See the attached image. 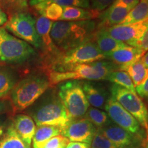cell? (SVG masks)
Returning <instances> with one entry per match:
<instances>
[{"label": "cell", "mask_w": 148, "mask_h": 148, "mask_svg": "<svg viewBox=\"0 0 148 148\" xmlns=\"http://www.w3.org/2000/svg\"><path fill=\"white\" fill-rule=\"evenodd\" d=\"M104 109L114 123L139 138L145 143L147 140V134L145 130L132 114L125 110L111 96Z\"/></svg>", "instance_id": "30bf717a"}, {"label": "cell", "mask_w": 148, "mask_h": 148, "mask_svg": "<svg viewBox=\"0 0 148 148\" xmlns=\"http://www.w3.org/2000/svg\"><path fill=\"white\" fill-rule=\"evenodd\" d=\"M12 110H13V109L10 101L0 99V116L8 113Z\"/></svg>", "instance_id": "8d00e7d4"}, {"label": "cell", "mask_w": 148, "mask_h": 148, "mask_svg": "<svg viewBox=\"0 0 148 148\" xmlns=\"http://www.w3.org/2000/svg\"><path fill=\"white\" fill-rule=\"evenodd\" d=\"M31 117L38 125L64 127L71 121L58 94L52 92L44 98L31 111Z\"/></svg>", "instance_id": "277c9868"}, {"label": "cell", "mask_w": 148, "mask_h": 148, "mask_svg": "<svg viewBox=\"0 0 148 148\" xmlns=\"http://www.w3.org/2000/svg\"><path fill=\"white\" fill-rule=\"evenodd\" d=\"M0 7L10 16L16 12H25L28 8L27 0H0Z\"/></svg>", "instance_id": "f1b7e54d"}, {"label": "cell", "mask_w": 148, "mask_h": 148, "mask_svg": "<svg viewBox=\"0 0 148 148\" xmlns=\"http://www.w3.org/2000/svg\"><path fill=\"white\" fill-rule=\"evenodd\" d=\"M8 19V16L2 8L0 7V29L4 26V25L6 23Z\"/></svg>", "instance_id": "ab89813d"}, {"label": "cell", "mask_w": 148, "mask_h": 148, "mask_svg": "<svg viewBox=\"0 0 148 148\" xmlns=\"http://www.w3.org/2000/svg\"><path fill=\"white\" fill-rule=\"evenodd\" d=\"M82 88L90 105L96 108H105L110 95L103 86L90 81H84L82 82Z\"/></svg>", "instance_id": "e0dca14e"}, {"label": "cell", "mask_w": 148, "mask_h": 148, "mask_svg": "<svg viewBox=\"0 0 148 148\" xmlns=\"http://www.w3.org/2000/svg\"><path fill=\"white\" fill-rule=\"evenodd\" d=\"M42 2L55 3L62 7L75 6L84 8H89L90 7L89 0H30L29 3L32 6Z\"/></svg>", "instance_id": "f546056e"}, {"label": "cell", "mask_w": 148, "mask_h": 148, "mask_svg": "<svg viewBox=\"0 0 148 148\" xmlns=\"http://www.w3.org/2000/svg\"><path fill=\"white\" fill-rule=\"evenodd\" d=\"M99 14L100 12L99 11L92 9L75 6H66L63 8V12L60 21H92L95 18L99 17Z\"/></svg>", "instance_id": "d6986e66"}, {"label": "cell", "mask_w": 148, "mask_h": 148, "mask_svg": "<svg viewBox=\"0 0 148 148\" xmlns=\"http://www.w3.org/2000/svg\"><path fill=\"white\" fill-rule=\"evenodd\" d=\"M66 146H60V147H59L58 148H65Z\"/></svg>", "instance_id": "7bdbcfd3"}, {"label": "cell", "mask_w": 148, "mask_h": 148, "mask_svg": "<svg viewBox=\"0 0 148 148\" xmlns=\"http://www.w3.org/2000/svg\"><path fill=\"white\" fill-rule=\"evenodd\" d=\"M110 96L137 120L145 130L148 139V110L137 94L116 84L110 85ZM145 140V141H146Z\"/></svg>", "instance_id": "9c48e42d"}, {"label": "cell", "mask_w": 148, "mask_h": 148, "mask_svg": "<svg viewBox=\"0 0 148 148\" xmlns=\"http://www.w3.org/2000/svg\"><path fill=\"white\" fill-rule=\"evenodd\" d=\"M98 130L108 138L116 148H143L144 143L139 138L127 132L111 121Z\"/></svg>", "instance_id": "4fadbf2b"}, {"label": "cell", "mask_w": 148, "mask_h": 148, "mask_svg": "<svg viewBox=\"0 0 148 148\" xmlns=\"http://www.w3.org/2000/svg\"><path fill=\"white\" fill-rule=\"evenodd\" d=\"M52 24L53 21L42 16H40L36 20V27L41 42V49L48 59L52 58L60 52L51 37L50 32Z\"/></svg>", "instance_id": "9a60e30c"}, {"label": "cell", "mask_w": 148, "mask_h": 148, "mask_svg": "<svg viewBox=\"0 0 148 148\" xmlns=\"http://www.w3.org/2000/svg\"><path fill=\"white\" fill-rule=\"evenodd\" d=\"M50 86L48 77L42 74H30L16 82L9 94L14 112L32 106Z\"/></svg>", "instance_id": "3957f363"}, {"label": "cell", "mask_w": 148, "mask_h": 148, "mask_svg": "<svg viewBox=\"0 0 148 148\" xmlns=\"http://www.w3.org/2000/svg\"><path fill=\"white\" fill-rule=\"evenodd\" d=\"M92 10H103L115 1V0H89Z\"/></svg>", "instance_id": "d6a6232c"}, {"label": "cell", "mask_w": 148, "mask_h": 148, "mask_svg": "<svg viewBox=\"0 0 148 148\" xmlns=\"http://www.w3.org/2000/svg\"><path fill=\"white\" fill-rule=\"evenodd\" d=\"M136 92L143 99L148 100V76L141 84L136 86Z\"/></svg>", "instance_id": "836d02e7"}, {"label": "cell", "mask_w": 148, "mask_h": 148, "mask_svg": "<svg viewBox=\"0 0 148 148\" xmlns=\"http://www.w3.org/2000/svg\"><path fill=\"white\" fill-rule=\"evenodd\" d=\"M36 54L30 45L11 34L4 27L0 29V62L23 63Z\"/></svg>", "instance_id": "52a82bcc"}, {"label": "cell", "mask_w": 148, "mask_h": 148, "mask_svg": "<svg viewBox=\"0 0 148 148\" xmlns=\"http://www.w3.org/2000/svg\"><path fill=\"white\" fill-rule=\"evenodd\" d=\"M116 1L121 2L122 3H123V4L128 7L129 8H130L131 10H132L139 3L140 0H116Z\"/></svg>", "instance_id": "f35d334b"}, {"label": "cell", "mask_w": 148, "mask_h": 148, "mask_svg": "<svg viewBox=\"0 0 148 148\" xmlns=\"http://www.w3.org/2000/svg\"><path fill=\"white\" fill-rule=\"evenodd\" d=\"M116 70H119L116 64L103 60L57 67L49 71L48 79L51 85L68 80H101L106 79L110 72Z\"/></svg>", "instance_id": "6da1fadb"}, {"label": "cell", "mask_w": 148, "mask_h": 148, "mask_svg": "<svg viewBox=\"0 0 148 148\" xmlns=\"http://www.w3.org/2000/svg\"><path fill=\"white\" fill-rule=\"evenodd\" d=\"M69 143V140L66 137L58 135L49 139L42 148H58L60 146H66Z\"/></svg>", "instance_id": "1f68e13d"}, {"label": "cell", "mask_w": 148, "mask_h": 148, "mask_svg": "<svg viewBox=\"0 0 148 148\" xmlns=\"http://www.w3.org/2000/svg\"><path fill=\"white\" fill-rule=\"evenodd\" d=\"M97 129L91 122L82 117L72 119L64 127H61L60 135L69 142H80L90 145Z\"/></svg>", "instance_id": "8fae6325"}, {"label": "cell", "mask_w": 148, "mask_h": 148, "mask_svg": "<svg viewBox=\"0 0 148 148\" xmlns=\"http://www.w3.org/2000/svg\"><path fill=\"white\" fill-rule=\"evenodd\" d=\"M10 121H9L8 118L7 117L6 115L3 114V115L0 116V140L3 137V134H5L7 127L10 124Z\"/></svg>", "instance_id": "d590c367"}, {"label": "cell", "mask_w": 148, "mask_h": 148, "mask_svg": "<svg viewBox=\"0 0 148 148\" xmlns=\"http://www.w3.org/2000/svg\"><path fill=\"white\" fill-rule=\"evenodd\" d=\"M121 71H124L128 74L135 88L141 84L148 76V69L144 64L142 57Z\"/></svg>", "instance_id": "603a6c76"}, {"label": "cell", "mask_w": 148, "mask_h": 148, "mask_svg": "<svg viewBox=\"0 0 148 148\" xmlns=\"http://www.w3.org/2000/svg\"><path fill=\"white\" fill-rule=\"evenodd\" d=\"M11 123L20 138L30 146L36 128L32 118L27 114H17L11 121Z\"/></svg>", "instance_id": "ac0fdd59"}, {"label": "cell", "mask_w": 148, "mask_h": 148, "mask_svg": "<svg viewBox=\"0 0 148 148\" xmlns=\"http://www.w3.org/2000/svg\"><path fill=\"white\" fill-rule=\"evenodd\" d=\"M106 80L113 83L114 84L126 88L130 91L136 93V88L132 79L128 74L124 71L116 70V71L110 72L106 77Z\"/></svg>", "instance_id": "83f0119b"}, {"label": "cell", "mask_w": 148, "mask_h": 148, "mask_svg": "<svg viewBox=\"0 0 148 148\" xmlns=\"http://www.w3.org/2000/svg\"><path fill=\"white\" fill-rule=\"evenodd\" d=\"M94 21L53 22L51 37L60 51H65L93 40L96 32Z\"/></svg>", "instance_id": "7a4b0ae2"}, {"label": "cell", "mask_w": 148, "mask_h": 148, "mask_svg": "<svg viewBox=\"0 0 148 148\" xmlns=\"http://www.w3.org/2000/svg\"><path fill=\"white\" fill-rule=\"evenodd\" d=\"M34 8L40 14L50 21H60L63 12V7L55 3L42 2L34 5Z\"/></svg>", "instance_id": "484cf974"}, {"label": "cell", "mask_w": 148, "mask_h": 148, "mask_svg": "<svg viewBox=\"0 0 148 148\" xmlns=\"http://www.w3.org/2000/svg\"><path fill=\"white\" fill-rule=\"evenodd\" d=\"M136 47L143 49L145 52L148 51V19L147 20V25H146L145 32L139 41L138 42Z\"/></svg>", "instance_id": "e575fe53"}, {"label": "cell", "mask_w": 148, "mask_h": 148, "mask_svg": "<svg viewBox=\"0 0 148 148\" xmlns=\"http://www.w3.org/2000/svg\"><path fill=\"white\" fill-rule=\"evenodd\" d=\"M84 118L91 122L97 130L102 128L112 121L107 112L94 107L88 108L84 114Z\"/></svg>", "instance_id": "4316f807"}, {"label": "cell", "mask_w": 148, "mask_h": 148, "mask_svg": "<svg viewBox=\"0 0 148 148\" xmlns=\"http://www.w3.org/2000/svg\"><path fill=\"white\" fill-rule=\"evenodd\" d=\"M142 60H143L144 64H145L146 67L148 69V51L142 56Z\"/></svg>", "instance_id": "60d3db41"}, {"label": "cell", "mask_w": 148, "mask_h": 148, "mask_svg": "<svg viewBox=\"0 0 148 148\" xmlns=\"http://www.w3.org/2000/svg\"><path fill=\"white\" fill-rule=\"evenodd\" d=\"M143 148H148V139L145 142Z\"/></svg>", "instance_id": "b9f144b4"}, {"label": "cell", "mask_w": 148, "mask_h": 148, "mask_svg": "<svg viewBox=\"0 0 148 148\" xmlns=\"http://www.w3.org/2000/svg\"><path fill=\"white\" fill-rule=\"evenodd\" d=\"M94 42L98 49L106 56L108 53L127 45L111 37L103 28H98L95 33Z\"/></svg>", "instance_id": "ffe728a7"}, {"label": "cell", "mask_w": 148, "mask_h": 148, "mask_svg": "<svg viewBox=\"0 0 148 148\" xmlns=\"http://www.w3.org/2000/svg\"><path fill=\"white\" fill-rule=\"evenodd\" d=\"M104 59H106L105 56L92 40L67 51H60L58 54L48 59V64L50 71L60 66L90 63Z\"/></svg>", "instance_id": "5b68a950"}, {"label": "cell", "mask_w": 148, "mask_h": 148, "mask_svg": "<svg viewBox=\"0 0 148 148\" xmlns=\"http://www.w3.org/2000/svg\"><path fill=\"white\" fill-rule=\"evenodd\" d=\"M61 127L56 125H38L33 136V148H42L51 138L60 135Z\"/></svg>", "instance_id": "44dd1931"}, {"label": "cell", "mask_w": 148, "mask_h": 148, "mask_svg": "<svg viewBox=\"0 0 148 148\" xmlns=\"http://www.w3.org/2000/svg\"><path fill=\"white\" fill-rule=\"evenodd\" d=\"M0 148H30L17 134L11 121L0 140Z\"/></svg>", "instance_id": "d4e9b609"}, {"label": "cell", "mask_w": 148, "mask_h": 148, "mask_svg": "<svg viewBox=\"0 0 148 148\" xmlns=\"http://www.w3.org/2000/svg\"><path fill=\"white\" fill-rule=\"evenodd\" d=\"M58 96L71 120L83 117L89 108L80 80L62 82L59 84Z\"/></svg>", "instance_id": "8992f818"}, {"label": "cell", "mask_w": 148, "mask_h": 148, "mask_svg": "<svg viewBox=\"0 0 148 148\" xmlns=\"http://www.w3.org/2000/svg\"><path fill=\"white\" fill-rule=\"evenodd\" d=\"M147 20L130 25H116L112 27H102L114 39L136 47L138 42L145 32Z\"/></svg>", "instance_id": "7c38bea8"}, {"label": "cell", "mask_w": 148, "mask_h": 148, "mask_svg": "<svg viewBox=\"0 0 148 148\" xmlns=\"http://www.w3.org/2000/svg\"><path fill=\"white\" fill-rule=\"evenodd\" d=\"M65 148H90V145L80 142H69Z\"/></svg>", "instance_id": "74e56055"}, {"label": "cell", "mask_w": 148, "mask_h": 148, "mask_svg": "<svg viewBox=\"0 0 148 148\" xmlns=\"http://www.w3.org/2000/svg\"><path fill=\"white\" fill-rule=\"evenodd\" d=\"M90 148H116L108 138L97 130L92 138Z\"/></svg>", "instance_id": "4dcf8cb0"}, {"label": "cell", "mask_w": 148, "mask_h": 148, "mask_svg": "<svg viewBox=\"0 0 148 148\" xmlns=\"http://www.w3.org/2000/svg\"><path fill=\"white\" fill-rule=\"evenodd\" d=\"M131 10L130 8L121 2H113L99 15V23L98 28L112 27L121 23Z\"/></svg>", "instance_id": "5bb4252c"}, {"label": "cell", "mask_w": 148, "mask_h": 148, "mask_svg": "<svg viewBox=\"0 0 148 148\" xmlns=\"http://www.w3.org/2000/svg\"><path fill=\"white\" fill-rule=\"evenodd\" d=\"M3 27L8 32L32 47L41 49L42 45L36 27V20L27 11L16 12L8 16Z\"/></svg>", "instance_id": "ba28073f"}, {"label": "cell", "mask_w": 148, "mask_h": 148, "mask_svg": "<svg viewBox=\"0 0 148 148\" xmlns=\"http://www.w3.org/2000/svg\"><path fill=\"white\" fill-rule=\"evenodd\" d=\"M144 53L145 51L143 49L127 45L125 47L108 53L105 58L116 64L119 66V70L121 71L125 67L130 65L141 58Z\"/></svg>", "instance_id": "2e32d148"}, {"label": "cell", "mask_w": 148, "mask_h": 148, "mask_svg": "<svg viewBox=\"0 0 148 148\" xmlns=\"http://www.w3.org/2000/svg\"><path fill=\"white\" fill-rule=\"evenodd\" d=\"M148 19V0H140L139 3L130 11L125 19L120 25L139 23Z\"/></svg>", "instance_id": "cb8c5ba5"}, {"label": "cell", "mask_w": 148, "mask_h": 148, "mask_svg": "<svg viewBox=\"0 0 148 148\" xmlns=\"http://www.w3.org/2000/svg\"><path fill=\"white\" fill-rule=\"evenodd\" d=\"M16 82V75L12 69L0 65V98L8 97Z\"/></svg>", "instance_id": "7402d4cb"}]
</instances>
